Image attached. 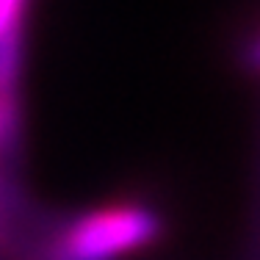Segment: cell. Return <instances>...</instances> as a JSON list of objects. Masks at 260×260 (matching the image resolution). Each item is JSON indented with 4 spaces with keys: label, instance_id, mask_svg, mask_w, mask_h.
<instances>
[{
    "label": "cell",
    "instance_id": "1",
    "mask_svg": "<svg viewBox=\"0 0 260 260\" xmlns=\"http://www.w3.org/2000/svg\"><path fill=\"white\" fill-rule=\"evenodd\" d=\"M164 233V216L141 200H108L64 219L39 244L36 260H130Z\"/></svg>",
    "mask_w": 260,
    "mask_h": 260
},
{
    "label": "cell",
    "instance_id": "2",
    "mask_svg": "<svg viewBox=\"0 0 260 260\" xmlns=\"http://www.w3.org/2000/svg\"><path fill=\"white\" fill-rule=\"evenodd\" d=\"M25 36L28 3L0 0V172L11 166L20 150Z\"/></svg>",
    "mask_w": 260,
    "mask_h": 260
},
{
    "label": "cell",
    "instance_id": "3",
    "mask_svg": "<svg viewBox=\"0 0 260 260\" xmlns=\"http://www.w3.org/2000/svg\"><path fill=\"white\" fill-rule=\"evenodd\" d=\"M246 64L260 70V34L249 42V47H246Z\"/></svg>",
    "mask_w": 260,
    "mask_h": 260
},
{
    "label": "cell",
    "instance_id": "4",
    "mask_svg": "<svg viewBox=\"0 0 260 260\" xmlns=\"http://www.w3.org/2000/svg\"><path fill=\"white\" fill-rule=\"evenodd\" d=\"M6 252V219H3V200H0V257Z\"/></svg>",
    "mask_w": 260,
    "mask_h": 260
}]
</instances>
